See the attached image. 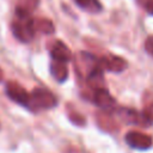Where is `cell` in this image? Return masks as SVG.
Returning a JSON list of instances; mask_svg holds the SVG:
<instances>
[{"label": "cell", "mask_w": 153, "mask_h": 153, "mask_svg": "<svg viewBox=\"0 0 153 153\" xmlns=\"http://www.w3.org/2000/svg\"><path fill=\"white\" fill-rule=\"evenodd\" d=\"M39 0H17L16 14L18 17H29L38 6Z\"/></svg>", "instance_id": "obj_11"}, {"label": "cell", "mask_w": 153, "mask_h": 153, "mask_svg": "<svg viewBox=\"0 0 153 153\" xmlns=\"http://www.w3.org/2000/svg\"><path fill=\"white\" fill-rule=\"evenodd\" d=\"M145 50L151 55L153 56V35L148 36L145 41Z\"/></svg>", "instance_id": "obj_17"}, {"label": "cell", "mask_w": 153, "mask_h": 153, "mask_svg": "<svg viewBox=\"0 0 153 153\" xmlns=\"http://www.w3.org/2000/svg\"><path fill=\"white\" fill-rule=\"evenodd\" d=\"M49 53L53 61L67 63L73 59V55L69 48L62 41H59V39H55L49 44Z\"/></svg>", "instance_id": "obj_6"}, {"label": "cell", "mask_w": 153, "mask_h": 153, "mask_svg": "<svg viewBox=\"0 0 153 153\" xmlns=\"http://www.w3.org/2000/svg\"><path fill=\"white\" fill-rule=\"evenodd\" d=\"M137 1H139V2H140L142 6H145V7H146V6H147L148 4H151L153 0H137Z\"/></svg>", "instance_id": "obj_19"}, {"label": "cell", "mask_w": 153, "mask_h": 153, "mask_svg": "<svg viewBox=\"0 0 153 153\" xmlns=\"http://www.w3.org/2000/svg\"><path fill=\"white\" fill-rule=\"evenodd\" d=\"M33 23H35V30H36V32L38 31V32H42V33H45V35H50L55 30L53 22H50L47 18H37V19H33Z\"/></svg>", "instance_id": "obj_14"}, {"label": "cell", "mask_w": 153, "mask_h": 153, "mask_svg": "<svg viewBox=\"0 0 153 153\" xmlns=\"http://www.w3.org/2000/svg\"><path fill=\"white\" fill-rule=\"evenodd\" d=\"M74 2L81 10L90 13H98L102 11V4L99 0H74Z\"/></svg>", "instance_id": "obj_13"}, {"label": "cell", "mask_w": 153, "mask_h": 153, "mask_svg": "<svg viewBox=\"0 0 153 153\" xmlns=\"http://www.w3.org/2000/svg\"><path fill=\"white\" fill-rule=\"evenodd\" d=\"M99 66L103 71H109L112 73H120V72H123L124 69H127L128 62L118 55L109 54V55L99 59Z\"/></svg>", "instance_id": "obj_5"}, {"label": "cell", "mask_w": 153, "mask_h": 153, "mask_svg": "<svg viewBox=\"0 0 153 153\" xmlns=\"http://www.w3.org/2000/svg\"><path fill=\"white\" fill-rule=\"evenodd\" d=\"M85 81L92 92L99 88H104V75L100 66L96 67L91 73H88V75L85 78Z\"/></svg>", "instance_id": "obj_9"}, {"label": "cell", "mask_w": 153, "mask_h": 153, "mask_svg": "<svg viewBox=\"0 0 153 153\" xmlns=\"http://www.w3.org/2000/svg\"><path fill=\"white\" fill-rule=\"evenodd\" d=\"M146 10H147V12H148V13H151V14L153 16V1L146 6Z\"/></svg>", "instance_id": "obj_18"}, {"label": "cell", "mask_w": 153, "mask_h": 153, "mask_svg": "<svg viewBox=\"0 0 153 153\" xmlns=\"http://www.w3.org/2000/svg\"><path fill=\"white\" fill-rule=\"evenodd\" d=\"M2 75H4V74H2V71H1V68H0V81L2 80Z\"/></svg>", "instance_id": "obj_20"}, {"label": "cell", "mask_w": 153, "mask_h": 153, "mask_svg": "<svg viewBox=\"0 0 153 153\" xmlns=\"http://www.w3.org/2000/svg\"><path fill=\"white\" fill-rule=\"evenodd\" d=\"M126 142L135 149H148L153 143L152 137L149 135L135 130L128 131L126 134Z\"/></svg>", "instance_id": "obj_7"}, {"label": "cell", "mask_w": 153, "mask_h": 153, "mask_svg": "<svg viewBox=\"0 0 153 153\" xmlns=\"http://www.w3.org/2000/svg\"><path fill=\"white\" fill-rule=\"evenodd\" d=\"M12 32L14 35V37L23 42V43H27L33 39L36 30H35V23H33V18L29 17H18L12 22L11 25Z\"/></svg>", "instance_id": "obj_2"}, {"label": "cell", "mask_w": 153, "mask_h": 153, "mask_svg": "<svg viewBox=\"0 0 153 153\" xmlns=\"http://www.w3.org/2000/svg\"><path fill=\"white\" fill-rule=\"evenodd\" d=\"M69 118H71V121H73L74 123L79 124V126H81V124H85V120H84V117H82L80 114L75 112V111H72V112H69Z\"/></svg>", "instance_id": "obj_16"}, {"label": "cell", "mask_w": 153, "mask_h": 153, "mask_svg": "<svg viewBox=\"0 0 153 153\" xmlns=\"http://www.w3.org/2000/svg\"><path fill=\"white\" fill-rule=\"evenodd\" d=\"M97 121L100 128L105 129V130H112L116 129V123L112 120V117L110 116L109 111H102L100 114L97 115Z\"/></svg>", "instance_id": "obj_15"}, {"label": "cell", "mask_w": 153, "mask_h": 153, "mask_svg": "<svg viewBox=\"0 0 153 153\" xmlns=\"http://www.w3.org/2000/svg\"><path fill=\"white\" fill-rule=\"evenodd\" d=\"M57 105L56 96L47 88L36 87L31 93H29V104L27 108L31 111H39L55 108Z\"/></svg>", "instance_id": "obj_1"}, {"label": "cell", "mask_w": 153, "mask_h": 153, "mask_svg": "<svg viewBox=\"0 0 153 153\" xmlns=\"http://www.w3.org/2000/svg\"><path fill=\"white\" fill-rule=\"evenodd\" d=\"M50 73H51V75L54 76V79L56 81L63 82L68 78V68H67V65L63 63V62L53 61L50 63Z\"/></svg>", "instance_id": "obj_12"}, {"label": "cell", "mask_w": 153, "mask_h": 153, "mask_svg": "<svg viewBox=\"0 0 153 153\" xmlns=\"http://www.w3.org/2000/svg\"><path fill=\"white\" fill-rule=\"evenodd\" d=\"M92 102L99 106L103 111H109L112 110L116 105V100L115 98L110 94V92L104 87V88H99L92 92Z\"/></svg>", "instance_id": "obj_8"}, {"label": "cell", "mask_w": 153, "mask_h": 153, "mask_svg": "<svg viewBox=\"0 0 153 153\" xmlns=\"http://www.w3.org/2000/svg\"><path fill=\"white\" fill-rule=\"evenodd\" d=\"M5 90H6V94L8 96V98H11L13 102L27 108L29 93L19 82L13 81V80L7 81L6 86H5Z\"/></svg>", "instance_id": "obj_4"}, {"label": "cell", "mask_w": 153, "mask_h": 153, "mask_svg": "<svg viewBox=\"0 0 153 153\" xmlns=\"http://www.w3.org/2000/svg\"><path fill=\"white\" fill-rule=\"evenodd\" d=\"M98 66H99V59L85 51L78 53L75 57V69L78 75L84 78V80L88 75V73H91Z\"/></svg>", "instance_id": "obj_3"}, {"label": "cell", "mask_w": 153, "mask_h": 153, "mask_svg": "<svg viewBox=\"0 0 153 153\" xmlns=\"http://www.w3.org/2000/svg\"><path fill=\"white\" fill-rule=\"evenodd\" d=\"M141 115L142 124L143 126H152L153 124V93L147 92L143 97V109Z\"/></svg>", "instance_id": "obj_10"}]
</instances>
